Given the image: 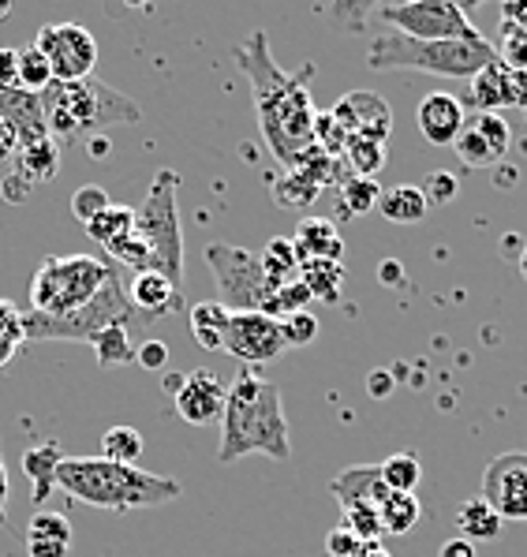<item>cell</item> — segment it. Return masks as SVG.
I'll use <instances>...</instances> for the list:
<instances>
[{"instance_id":"db71d44e","label":"cell","mask_w":527,"mask_h":557,"mask_svg":"<svg viewBox=\"0 0 527 557\" xmlns=\"http://www.w3.org/2000/svg\"><path fill=\"white\" fill-rule=\"evenodd\" d=\"M520 277L527 281V244H524V251H520Z\"/></svg>"},{"instance_id":"836d02e7","label":"cell","mask_w":527,"mask_h":557,"mask_svg":"<svg viewBox=\"0 0 527 557\" xmlns=\"http://www.w3.org/2000/svg\"><path fill=\"white\" fill-rule=\"evenodd\" d=\"M386 169V143H371V139H348L344 150V173L374 180Z\"/></svg>"},{"instance_id":"44dd1931","label":"cell","mask_w":527,"mask_h":557,"mask_svg":"<svg viewBox=\"0 0 527 557\" xmlns=\"http://www.w3.org/2000/svg\"><path fill=\"white\" fill-rule=\"evenodd\" d=\"M0 116L12 120L15 132H20V143H34V139H46V120H41V106H38V94L27 90H0Z\"/></svg>"},{"instance_id":"d590c367","label":"cell","mask_w":527,"mask_h":557,"mask_svg":"<svg viewBox=\"0 0 527 557\" xmlns=\"http://www.w3.org/2000/svg\"><path fill=\"white\" fill-rule=\"evenodd\" d=\"M27 345V322L23 311L8 299H0V367H8L15 359V352Z\"/></svg>"},{"instance_id":"f1b7e54d","label":"cell","mask_w":527,"mask_h":557,"mask_svg":"<svg viewBox=\"0 0 527 557\" xmlns=\"http://www.w3.org/2000/svg\"><path fill=\"white\" fill-rule=\"evenodd\" d=\"M300 277H303V285L311 288L314 299H322V304H341V288L348 277L344 262H303Z\"/></svg>"},{"instance_id":"8fae6325","label":"cell","mask_w":527,"mask_h":557,"mask_svg":"<svg viewBox=\"0 0 527 557\" xmlns=\"http://www.w3.org/2000/svg\"><path fill=\"white\" fill-rule=\"evenodd\" d=\"M479 498L501 520H527V453H501L490 460Z\"/></svg>"},{"instance_id":"d4e9b609","label":"cell","mask_w":527,"mask_h":557,"mask_svg":"<svg viewBox=\"0 0 527 557\" xmlns=\"http://www.w3.org/2000/svg\"><path fill=\"white\" fill-rule=\"evenodd\" d=\"M501 528H505V520H501L482 498H467L461 509H456V531H461V539H467L472 546L494 543L501 535Z\"/></svg>"},{"instance_id":"7402d4cb","label":"cell","mask_w":527,"mask_h":557,"mask_svg":"<svg viewBox=\"0 0 527 557\" xmlns=\"http://www.w3.org/2000/svg\"><path fill=\"white\" fill-rule=\"evenodd\" d=\"M430 202L427 195L419 191L415 184H393L378 195V213L393 225H419L427 218Z\"/></svg>"},{"instance_id":"e0dca14e","label":"cell","mask_w":527,"mask_h":557,"mask_svg":"<svg viewBox=\"0 0 527 557\" xmlns=\"http://www.w3.org/2000/svg\"><path fill=\"white\" fill-rule=\"evenodd\" d=\"M415 124H419V135L430 143V147H453L467 124V109L461 98H453V94L435 90L419 101Z\"/></svg>"},{"instance_id":"b9f144b4","label":"cell","mask_w":527,"mask_h":557,"mask_svg":"<svg viewBox=\"0 0 527 557\" xmlns=\"http://www.w3.org/2000/svg\"><path fill=\"white\" fill-rule=\"evenodd\" d=\"M105 206H109V195H105V187H98V184H87L72 195V213L79 225H90Z\"/></svg>"},{"instance_id":"ba28073f","label":"cell","mask_w":527,"mask_h":557,"mask_svg":"<svg viewBox=\"0 0 527 557\" xmlns=\"http://www.w3.org/2000/svg\"><path fill=\"white\" fill-rule=\"evenodd\" d=\"M206 265H210V273H214L217 304L225 307V311L269 314L277 288L266 281V270H262L259 255L248 251V247L214 239V244L206 247Z\"/></svg>"},{"instance_id":"8d00e7d4","label":"cell","mask_w":527,"mask_h":557,"mask_svg":"<svg viewBox=\"0 0 527 557\" xmlns=\"http://www.w3.org/2000/svg\"><path fill=\"white\" fill-rule=\"evenodd\" d=\"M53 83V72H49V60L38 53V49H20V90L27 94H41Z\"/></svg>"},{"instance_id":"484cf974","label":"cell","mask_w":527,"mask_h":557,"mask_svg":"<svg viewBox=\"0 0 527 557\" xmlns=\"http://www.w3.org/2000/svg\"><path fill=\"white\" fill-rule=\"evenodd\" d=\"M15 161H20V176H27L30 184H46L61 173V147L53 139H34V143H20L15 150Z\"/></svg>"},{"instance_id":"7a4b0ae2","label":"cell","mask_w":527,"mask_h":557,"mask_svg":"<svg viewBox=\"0 0 527 557\" xmlns=\"http://www.w3.org/2000/svg\"><path fill=\"white\" fill-rule=\"evenodd\" d=\"M251 453L288 465L292 460V434H288L280 389L274 382L259 379L251 367H243L228 385L225 411H221L217 465H236Z\"/></svg>"},{"instance_id":"ffe728a7","label":"cell","mask_w":527,"mask_h":557,"mask_svg":"<svg viewBox=\"0 0 527 557\" xmlns=\"http://www.w3.org/2000/svg\"><path fill=\"white\" fill-rule=\"evenodd\" d=\"M329 494L341 502V509H355V505H374V509H378L381 498L389 494V486L381 483L378 465H355V468H344L341 475L329 483Z\"/></svg>"},{"instance_id":"83f0119b","label":"cell","mask_w":527,"mask_h":557,"mask_svg":"<svg viewBox=\"0 0 527 557\" xmlns=\"http://www.w3.org/2000/svg\"><path fill=\"white\" fill-rule=\"evenodd\" d=\"M83 228H87V236L93 239V244H101V247L121 244V239H127L135 233V206L109 202L105 210H101L98 218H93L90 225H83Z\"/></svg>"},{"instance_id":"5b68a950","label":"cell","mask_w":527,"mask_h":557,"mask_svg":"<svg viewBox=\"0 0 527 557\" xmlns=\"http://www.w3.org/2000/svg\"><path fill=\"white\" fill-rule=\"evenodd\" d=\"M498 53L490 41H419L397 30H381L367 49V64L374 72H427L441 79H467L494 64Z\"/></svg>"},{"instance_id":"5bb4252c","label":"cell","mask_w":527,"mask_h":557,"mask_svg":"<svg viewBox=\"0 0 527 557\" xmlns=\"http://www.w3.org/2000/svg\"><path fill=\"white\" fill-rule=\"evenodd\" d=\"M520 106H527V72H516V67L494 60L472 79L464 109H472V113H501V109Z\"/></svg>"},{"instance_id":"3957f363","label":"cell","mask_w":527,"mask_h":557,"mask_svg":"<svg viewBox=\"0 0 527 557\" xmlns=\"http://www.w3.org/2000/svg\"><path fill=\"white\" fill-rule=\"evenodd\" d=\"M57 486L75 502L98 505L109 512L150 509L180 498V483L154 471L113 465L105 457H64L57 465Z\"/></svg>"},{"instance_id":"4fadbf2b","label":"cell","mask_w":527,"mask_h":557,"mask_svg":"<svg viewBox=\"0 0 527 557\" xmlns=\"http://www.w3.org/2000/svg\"><path fill=\"white\" fill-rule=\"evenodd\" d=\"M509 143H513V127H509L505 116L472 113L461 132V139L453 143V150L467 169H490L509 153Z\"/></svg>"},{"instance_id":"4316f807","label":"cell","mask_w":527,"mask_h":557,"mask_svg":"<svg viewBox=\"0 0 527 557\" xmlns=\"http://www.w3.org/2000/svg\"><path fill=\"white\" fill-rule=\"evenodd\" d=\"M423 517V505L415 494H397L389 491L386 498L378 505V524H381V535H407Z\"/></svg>"},{"instance_id":"7dc6e473","label":"cell","mask_w":527,"mask_h":557,"mask_svg":"<svg viewBox=\"0 0 527 557\" xmlns=\"http://www.w3.org/2000/svg\"><path fill=\"white\" fill-rule=\"evenodd\" d=\"M15 150H20V132H15L12 120L0 116V165H4V161H12Z\"/></svg>"},{"instance_id":"6da1fadb","label":"cell","mask_w":527,"mask_h":557,"mask_svg":"<svg viewBox=\"0 0 527 557\" xmlns=\"http://www.w3.org/2000/svg\"><path fill=\"white\" fill-rule=\"evenodd\" d=\"M233 60L251 83L254 116H259V132L266 150L274 153L285 169H296L303 153L314 147V109L308 79L314 67L308 64L300 75L285 72L269 53L266 30H251L240 46L233 49Z\"/></svg>"},{"instance_id":"9c48e42d","label":"cell","mask_w":527,"mask_h":557,"mask_svg":"<svg viewBox=\"0 0 527 557\" xmlns=\"http://www.w3.org/2000/svg\"><path fill=\"white\" fill-rule=\"evenodd\" d=\"M378 20L386 27H393L404 38L419 41H487L475 23L467 20V12L453 0H404V4H386L378 8Z\"/></svg>"},{"instance_id":"681fc988","label":"cell","mask_w":527,"mask_h":557,"mask_svg":"<svg viewBox=\"0 0 527 557\" xmlns=\"http://www.w3.org/2000/svg\"><path fill=\"white\" fill-rule=\"evenodd\" d=\"M438 557H475V546L467 543V539H461V535H456V539H449V543L441 546V550H438Z\"/></svg>"},{"instance_id":"9a60e30c","label":"cell","mask_w":527,"mask_h":557,"mask_svg":"<svg viewBox=\"0 0 527 557\" xmlns=\"http://www.w3.org/2000/svg\"><path fill=\"white\" fill-rule=\"evenodd\" d=\"M329 116L341 124V132L348 139H371V143H386L393 132V113H389L386 98H378L374 90H348Z\"/></svg>"},{"instance_id":"f35d334b","label":"cell","mask_w":527,"mask_h":557,"mask_svg":"<svg viewBox=\"0 0 527 557\" xmlns=\"http://www.w3.org/2000/svg\"><path fill=\"white\" fill-rule=\"evenodd\" d=\"M341 528L352 531L360 543H381V524H378V509H374V505H355V509H344Z\"/></svg>"},{"instance_id":"8992f818","label":"cell","mask_w":527,"mask_h":557,"mask_svg":"<svg viewBox=\"0 0 527 557\" xmlns=\"http://www.w3.org/2000/svg\"><path fill=\"white\" fill-rule=\"evenodd\" d=\"M116 277L113 262L93 255H53L34 270L30 277V307L27 314L38 319H67L93 304V296Z\"/></svg>"},{"instance_id":"11a10c76","label":"cell","mask_w":527,"mask_h":557,"mask_svg":"<svg viewBox=\"0 0 527 557\" xmlns=\"http://www.w3.org/2000/svg\"><path fill=\"white\" fill-rule=\"evenodd\" d=\"M8 15H12V4H8V0H0V20H8Z\"/></svg>"},{"instance_id":"f907efd6","label":"cell","mask_w":527,"mask_h":557,"mask_svg":"<svg viewBox=\"0 0 527 557\" xmlns=\"http://www.w3.org/2000/svg\"><path fill=\"white\" fill-rule=\"evenodd\" d=\"M8 494H12V479H8V468H4V453H0V520H4Z\"/></svg>"},{"instance_id":"bcb514c9","label":"cell","mask_w":527,"mask_h":557,"mask_svg":"<svg viewBox=\"0 0 527 557\" xmlns=\"http://www.w3.org/2000/svg\"><path fill=\"white\" fill-rule=\"evenodd\" d=\"M20 87V49H0V90Z\"/></svg>"},{"instance_id":"7c38bea8","label":"cell","mask_w":527,"mask_h":557,"mask_svg":"<svg viewBox=\"0 0 527 557\" xmlns=\"http://www.w3.org/2000/svg\"><path fill=\"white\" fill-rule=\"evenodd\" d=\"M225 352L236 356L243 367L269 363L285 352V337H280V322L259 311H240L228 319L225 333Z\"/></svg>"},{"instance_id":"603a6c76","label":"cell","mask_w":527,"mask_h":557,"mask_svg":"<svg viewBox=\"0 0 527 557\" xmlns=\"http://www.w3.org/2000/svg\"><path fill=\"white\" fill-rule=\"evenodd\" d=\"M228 319L233 311L217 304V299H206V304H195L187 322H191V337L199 341L206 352H225V333H228Z\"/></svg>"},{"instance_id":"74e56055","label":"cell","mask_w":527,"mask_h":557,"mask_svg":"<svg viewBox=\"0 0 527 557\" xmlns=\"http://www.w3.org/2000/svg\"><path fill=\"white\" fill-rule=\"evenodd\" d=\"M105 251H109V259H113V262H121V265H127V270H135V273L154 270V255H150V247L142 244L135 233L127 239H121V244L105 247Z\"/></svg>"},{"instance_id":"52a82bcc","label":"cell","mask_w":527,"mask_h":557,"mask_svg":"<svg viewBox=\"0 0 527 557\" xmlns=\"http://www.w3.org/2000/svg\"><path fill=\"white\" fill-rule=\"evenodd\" d=\"M176 191H180V173L161 169L142 206H135V236L154 255V273L168 277V285L184 293V228Z\"/></svg>"},{"instance_id":"cb8c5ba5","label":"cell","mask_w":527,"mask_h":557,"mask_svg":"<svg viewBox=\"0 0 527 557\" xmlns=\"http://www.w3.org/2000/svg\"><path fill=\"white\" fill-rule=\"evenodd\" d=\"M61 445L57 442H41L27 449V457H23V471H27V479L34 483V505H46L49 491H57V465H61Z\"/></svg>"},{"instance_id":"2e32d148","label":"cell","mask_w":527,"mask_h":557,"mask_svg":"<svg viewBox=\"0 0 527 557\" xmlns=\"http://www.w3.org/2000/svg\"><path fill=\"white\" fill-rule=\"evenodd\" d=\"M225 397H228V385L221 382L214 371H206V367H195V371L184 374L180 385H176L173 405L180 411L184 423L206 426V423H221Z\"/></svg>"},{"instance_id":"816d5d0a","label":"cell","mask_w":527,"mask_h":557,"mask_svg":"<svg viewBox=\"0 0 527 557\" xmlns=\"http://www.w3.org/2000/svg\"><path fill=\"white\" fill-rule=\"evenodd\" d=\"M352 557H393V554H389L381 543H363V550H360V554H352Z\"/></svg>"},{"instance_id":"f546056e","label":"cell","mask_w":527,"mask_h":557,"mask_svg":"<svg viewBox=\"0 0 527 557\" xmlns=\"http://www.w3.org/2000/svg\"><path fill=\"white\" fill-rule=\"evenodd\" d=\"M259 262H262V270H266V281L274 288H280V285H288V281L300 277V255H296V247H292V239H288V236L269 239L266 251L259 255Z\"/></svg>"},{"instance_id":"d6986e66","label":"cell","mask_w":527,"mask_h":557,"mask_svg":"<svg viewBox=\"0 0 527 557\" xmlns=\"http://www.w3.org/2000/svg\"><path fill=\"white\" fill-rule=\"evenodd\" d=\"M292 247L303 262H344V239L337 221L329 218H303L292 233Z\"/></svg>"},{"instance_id":"60d3db41","label":"cell","mask_w":527,"mask_h":557,"mask_svg":"<svg viewBox=\"0 0 527 557\" xmlns=\"http://www.w3.org/2000/svg\"><path fill=\"white\" fill-rule=\"evenodd\" d=\"M501 64L516 67V72H527V27H516V23H505V38L494 49Z\"/></svg>"},{"instance_id":"ac0fdd59","label":"cell","mask_w":527,"mask_h":557,"mask_svg":"<svg viewBox=\"0 0 527 557\" xmlns=\"http://www.w3.org/2000/svg\"><path fill=\"white\" fill-rule=\"evenodd\" d=\"M127 299H131L135 314L139 319H161V314H180L184 311V293L168 285V277H161L154 270H142L131 277V288H127Z\"/></svg>"},{"instance_id":"30bf717a","label":"cell","mask_w":527,"mask_h":557,"mask_svg":"<svg viewBox=\"0 0 527 557\" xmlns=\"http://www.w3.org/2000/svg\"><path fill=\"white\" fill-rule=\"evenodd\" d=\"M34 49L49 60L53 83L90 79L93 64H98V41L79 23H46L34 38Z\"/></svg>"},{"instance_id":"1f68e13d","label":"cell","mask_w":527,"mask_h":557,"mask_svg":"<svg viewBox=\"0 0 527 557\" xmlns=\"http://www.w3.org/2000/svg\"><path fill=\"white\" fill-rule=\"evenodd\" d=\"M378 471H381V483L397 494H415V486H419V479H423V465L412 449L389 453V457L378 465Z\"/></svg>"},{"instance_id":"277c9868","label":"cell","mask_w":527,"mask_h":557,"mask_svg":"<svg viewBox=\"0 0 527 557\" xmlns=\"http://www.w3.org/2000/svg\"><path fill=\"white\" fill-rule=\"evenodd\" d=\"M38 106L49 139L57 147L87 139V135L101 132L109 124H139L142 120V109L127 94L113 90L109 83L93 79V75L79 83H49L38 94Z\"/></svg>"},{"instance_id":"7bdbcfd3","label":"cell","mask_w":527,"mask_h":557,"mask_svg":"<svg viewBox=\"0 0 527 557\" xmlns=\"http://www.w3.org/2000/svg\"><path fill=\"white\" fill-rule=\"evenodd\" d=\"M419 191L427 195V202L446 206V202H453L456 195H461V180H456L453 173H446V169H438V173H427V176H423V187H419Z\"/></svg>"},{"instance_id":"d6a6232c","label":"cell","mask_w":527,"mask_h":557,"mask_svg":"<svg viewBox=\"0 0 527 557\" xmlns=\"http://www.w3.org/2000/svg\"><path fill=\"white\" fill-rule=\"evenodd\" d=\"M101 457L113 460V465H127V468H139L142 457V434L135 426H109L101 434Z\"/></svg>"},{"instance_id":"ab89813d","label":"cell","mask_w":527,"mask_h":557,"mask_svg":"<svg viewBox=\"0 0 527 557\" xmlns=\"http://www.w3.org/2000/svg\"><path fill=\"white\" fill-rule=\"evenodd\" d=\"M318 319L308 311L300 314H288V319H280V337H285V348H308L314 337H318Z\"/></svg>"},{"instance_id":"ee69618b","label":"cell","mask_w":527,"mask_h":557,"mask_svg":"<svg viewBox=\"0 0 527 557\" xmlns=\"http://www.w3.org/2000/svg\"><path fill=\"white\" fill-rule=\"evenodd\" d=\"M363 550V543L352 535V531H344V528H334L326 535V554L329 557H352V554H360Z\"/></svg>"},{"instance_id":"4dcf8cb0","label":"cell","mask_w":527,"mask_h":557,"mask_svg":"<svg viewBox=\"0 0 527 557\" xmlns=\"http://www.w3.org/2000/svg\"><path fill=\"white\" fill-rule=\"evenodd\" d=\"M378 195L381 187L374 180L344 176L337 184V210H341V218H367V213L378 210Z\"/></svg>"},{"instance_id":"e575fe53","label":"cell","mask_w":527,"mask_h":557,"mask_svg":"<svg viewBox=\"0 0 527 557\" xmlns=\"http://www.w3.org/2000/svg\"><path fill=\"white\" fill-rule=\"evenodd\" d=\"M93 352H98V363L105 367H131L135 363V352L139 348L131 345V337H127V325H109L105 333H98L93 337Z\"/></svg>"},{"instance_id":"c3c4849f","label":"cell","mask_w":527,"mask_h":557,"mask_svg":"<svg viewBox=\"0 0 527 557\" xmlns=\"http://www.w3.org/2000/svg\"><path fill=\"white\" fill-rule=\"evenodd\" d=\"M30 187H34V184H30L27 176L12 173V176H8V184H4V199H12V202L20 199V202H23V199H27V195H30Z\"/></svg>"},{"instance_id":"f5cc1de1","label":"cell","mask_w":527,"mask_h":557,"mask_svg":"<svg viewBox=\"0 0 527 557\" xmlns=\"http://www.w3.org/2000/svg\"><path fill=\"white\" fill-rule=\"evenodd\" d=\"M397 270H401V265H397L393 259H389L386 265H381V277H386V281H397Z\"/></svg>"},{"instance_id":"f6af8a7d","label":"cell","mask_w":527,"mask_h":557,"mask_svg":"<svg viewBox=\"0 0 527 557\" xmlns=\"http://www.w3.org/2000/svg\"><path fill=\"white\" fill-rule=\"evenodd\" d=\"M135 363H139L142 371H161V367L168 363V345L165 341H147V345H139V352H135Z\"/></svg>"}]
</instances>
